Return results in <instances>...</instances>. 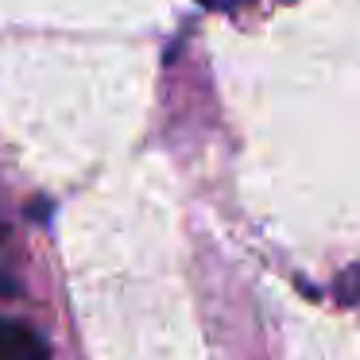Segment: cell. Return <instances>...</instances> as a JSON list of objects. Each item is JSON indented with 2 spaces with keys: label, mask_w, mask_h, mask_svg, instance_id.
Wrapping results in <instances>:
<instances>
[{
  "label": "cell",
  "mask_w": 360,
  "mask_h": 360,
  "mask_svg": "<svg viewBox=\"0 0 360 360\" xmlns=\"http://www.w3.org/2000/svg\"><path fill=\"white\" fill-rule=\"evenodd\" d=\"M0 240H4V221H0Z\"/></svg>",
  "instance_id": "2"
},
{
  "label": "cell",
  "mask_w": 360,
  "mask_h": 360,
  "mask_svg": "<svg viewBox=\"0 0 360 360\" xmlns=\"http://www.w3.org/2000/svg\"><path fill=\"white\" fill-rule=\"evenodd\" d=\"M0 360H47V345L32 326L0 318Z\"/></svg>",
  "instance_id": "1"
}]
</instances>
